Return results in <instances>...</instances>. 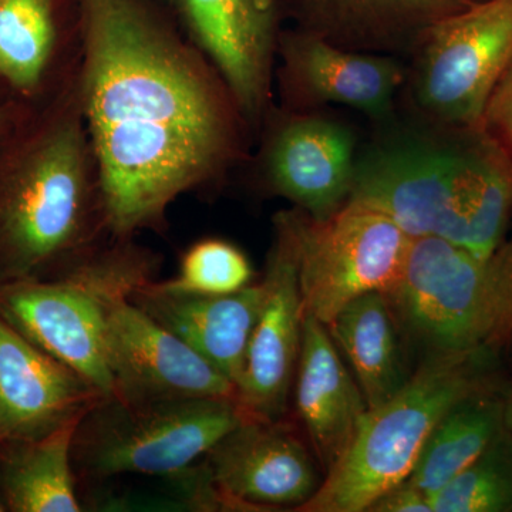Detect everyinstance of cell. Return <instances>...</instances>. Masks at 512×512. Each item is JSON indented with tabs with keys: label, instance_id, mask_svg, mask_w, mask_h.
<instances>
[{
	"label": "cell",
	"instance_id": "cell-30",
	"mask_svg": "<svg viewBox=\"0 0 512 512\" xmlns=\"http://www.w3.org/2000/svg\"><path fill=\"white\" fill-rule=\"evenodd\" d=\"M504 426L512 434V389L504 396Z\"/></svg>",
	"mask_w": 512,
	"mask_h": 512
},
{
	"label": "cell",
	"instance_id": "cell-29",
	"mask_svg": "<svg viewBox=\"0 0 512 512\" xmlns=\"http://www.w3.org/2000/svg\"><path fill=\"white\" fill-rule=\"evenodd\" d=\"M20 109L22 107L13 106L10 103H0V136L8 130L12 121L18 116Z\"/></svg>",
	"mask_w": 512,
	"mask_h": 512
},
{
	"label": "cell",
	"instance_id": "cell-28",
	"mask_svg": "<svg viewBox=\"0 0 512 512\" xmlns=\"http://www.w3.org/2000/svg\"><path fill=\"white\" fill-rule=\"evenodd\" d=\"M367 512H431L429 497L404 480L376 498Z\"/></svg>",
	"mask_w": 512,
	"mask_h": 512
},
{
	"label": "cell",
	"instance_id": "cell-31",
	"mask_svg": "<svg viewBox=\"0 0 512 512\" xmlns=\"http://www.w3.org/2000/svg\"><path fill=\"white\" fill-rule=\"evenodd\" d=\"M5 510H6L5 505H3V503H0V512L5 511Z\"/></svg>",
	"mask_w": 512,
	"mask_h": 512
},
{
	"label": "cell",
	"instance_id": "cell-3",
	"mask_svg": "<svg viewBox=\"0 0 512 512\" xmlns=\"http://www.w3.org/2000/svg\"><path fill=\"white\" fill-rule=\"evenodd\" d=\"M390 128L357 154L349 201L488 261L512 217L511 154L484 126Z\"/></svg>",
	"mask_w": 512,
	"mask_h": 512
},
{
	"label": "cell",
	"instance_id": "cell-27",
	"mask_svg": "<svg viewBox=\"0 0 512 512\" xmlns=\"http://www.w3.org/2000/svg\"><path fill=\"white\" fill-rule=\"evenodd\" d=\"M484 128L497 138L512 156V64L488 103Z\"/></svg>",
	"mask_w": 512,
	"mask_h": 512
},
{
	"label": "cell",
	"instance_id": "cell-6",
	"mask_svg": "<svg viewBox=\"0 0 512 512\" xmlns=\"http://www.w3.org/2000/svg\"><path fill=\"white\" fill-rule=\"evenodd\" d=\"M234 397L130 403L103 396L73 434L76 478L170 477L200 461L244 417Z\"/></svg>",
	"mask_w": 512,
	"mask_h": 512
},
{
	"label": "cell",
	"instance_id": "cell-19",
	"mask_svg": "<svg viewBox=\"0 0 512 512\" xmlns=\"http://www.w3.org/2000/svg\"><path fill=\"white\" fill-rule=\"evenodd\" d=\"M295 379L296 409L323 474L329 473L352 443L367 404L328 326L311 315L303 319Z\"/></svg>",
	"mask_w": 512,
	"mask_h": 512
},
{
	"label": "cell",
	"instance_id": "cell-15",
	"mask_svg": "<svg viewBox=\"0 0 512 512\" xmlns=\"http://www.w3.org/2000/svg\"><path fill=\"white\" fill-rule=\"evenodd\" d=\"M201 461L222 493L244 511H296L322 483L311 451L284 419L244 414Z\"/></svg>",
	"mask_w": 512,
	"mask_h": 512
},
{
	"label": "cell",
	"instance_id": "cell-23",
	"mask_svg": "<svg viewBox=\"0 0 512 512\" xmlns=\"http://www.w3.org/2000/svg\"><path fill=\"white\" fill-rule=\"evenodd\" d=\"M504 429V396L478 387L461 397L434 426L407 480L433 497L470 466Z\"/></svg>",
	"mask_w": 512,
	"mask_h": 512
},
{
	"label": "cell",
	"instance_id": "cell-20",
	"mask_svg": "<svg viewBox=\"0 0 512 512\" xmlns=\"http://www.w3.org/2000/svg\"><path fill=\"white\" fill-rule=\"evenodd\" d=\"M471 0H305L301 30L353 52L412 55L431 25Z\"/></svg>",
	"mask_w": 512,
	"mask_h": 512
},
{
	"label": "cell",
	"instance_id": "cell-26",
	"mask_svg": "<svg viewBox=\"0 0 512 512\" xmlns=\"http://www.w3.org/2000/svg\"><path fill=\"white\" fill-rule=\"evenodd\" d=\"M510 237L488 259L491 330L488 348L512 342V217Z\"/></svg>",
	"mask_w": 512,
	"mask_h": 512
},
{
	"label": "cell",
	"instance_id": "cell-25",
	"mask_svg": "<svg viewBox=\"0 0 512 512\" xmlns=\"http://www.w3.org/2000/svg\"><path fill=\"white\" fill-rule=\"evenodd\" d=\"M254 279L251 261L237 245L205 238L187 249L174 278L157 282L171 292L221 296L242 291Z\"/></svg>",
	"mask_w": 512,
	"mask_h": 512
},
{
	"label": "cell",
	"instance_id": "cell-18",
	"mask_svg": "<svg viewBox=\"0 0 512 512\" xmlns=\"http://www.w3.org/2000/svg\"><path fill=\"white\" fill-rule=\"evenodd\" d=\"M262 299V282L231 295L208 296L167 291L157 279L130 296L134 305L217 367L235 387L244 373Z\"/></svg>",
	"mask_w": 512,
	"mask_h": 512
},
{
	"label": "cell",
	"instance_id": "cell-9",
	"mask_svg": "<svg viewBox=\"0 0 512 512\" xmlns=\"http://www.w3.org/2000/svg\"><path fill=\"white\" fill-rule=\"evenodd\" d=\"M413 238L383 212L348 201L325 220L302 211L299 282L305 315L329 326L350 302L389 293Z\"/></svg>",
	"mask_w": 512,
	"mask_h": 512
},
{
	"label": "cell",
	"instance_id": "cell-8",
	"mask_svg": "<svg viewBox=\"0 0 512 512\" xmlns=\"http://www.w3.org/2000/svg\"><path fill=\"white\" fill-rule=\"evenodd\" d=\"M400 332L424 357L488 349V261L439 237L413 238L399 281L386 293Z\"/></svg>",
	"mask_w": 512,
	"mask_h": 512
},
{
	"label": "cell",
	"instance_id": "cell-12",
	"mask_svg": "<svg viewBox=\"0 0 512 512\" xmlns=\"http://www.w3.org/2000/svg\"><path fill=\"white\" fill-rule=\"evenodd\" d=\"M188 40L207 57L231 90L252 131L274 109L278 60L275 0H170Z\"/></svg>",
	"mask_w": 512,
	"mask_h": 512
},
{
	"label": "cell",
	"instance_id": "cell-21",
	"mask_svg": "<svg viewBox=\"0 0 512 512\" xmlns=\"http://www.w3.org/2000/svg\"><path fill=\"white\" fill-rule=\"evenodd\" d=\"M328 329L362 390L367 410L382 406L409 382L402 332L386 293H367L350 302Z\"/></svg>",
	"mask_w": 512,
	"mask_h": 512
},
{
	"label": "cell",
	"instance_id": "cell-24",
	"mask_svg": "<svg viewBox=\"0 0 512 512\" xmlns=\"http://www.w3.org/2000/svg\"><path fill=\"white\" fill-rule=\"evenodd\" d=\"M431 512H511L512 434L500 431L458 476L430 498Z\"/></svg>",
	"mask_w": 512,
	"mask_h": 512
},
{
	"label": "cell",
	"instance_id": "cell-11",
	"mask_svg": "<svg viewBox=\"0 0 512 512\" xmlns=\"http://www.w3.org/2000/svg\"><path fill=\"white\" fill-rule=\"evenodd\" d=\"M256 173L269 194L325 220L349 201L356 165L352 130L319 111L274 107L262 124Z\"/></svg>",
	"mask_w": 512,
	"mask_h": 512
},
{
	"label": "cell",
	"instance_id": "cell-14",
	"mask_svg": "<svg viewBox=\"0 0 512 512\" xmlns=\"http://www.w3.org/2000/svg\"><path fill=\"white\" fill-rule=\"evenodd\" d=\"M110 396L123 402L234 397L237 387L128 299L114 303L107 319Z\"/></svg>",
	"mask_w": 512,
	"mask_h": 512
},
{
	"label": "cell",
	"instance_id": "cell-22",
	"mask_svg": "<svg viewBox=\"0 0 512 512\" xmlns=\"http://www.w3.org/2000/svg\"><path fill=\"white\" fill-rule=\"evenodd\" d=\"M80 419L40 439L5 441L6 448L0 458V491L6 510H84L77 498L72 463L73 434Z\"/></svg>",
	"mask_w": 512,
	"mask_h": 512
},
{
	"label": "cell",
	"instance_id": "cell-13",
	"mask_svg": "<svg viewBox=\"0 0 512 512\" xmlns=\"http://www.w3.org/2000/svg\"><path fill=\"white\" fill-rule=\"evenodd\" d=\"M406 80L400 57L342 49L305 30L281 33L275 70L281 109L338 104L383 123L393 119Z\"/></svg>",
	"mask_w": 512,
	"mask_h": 512
},
{
	"label": "cell",
	"instance_id": "cell-7",
	"mask_svg": "<svg viewBox=\"0 0 512 512\" xmlns=\"http://www.w3.org/2000/svg\"><path fill=\"white\" fill-rule=\"evenodd\" d=\"M404 86L419 120L484 126L485 111L512 64V0H483L426 30Z\"/></svg>",
	"mask_w": 512,
	"mask_h": 512
},
{
	"label": "cell",
	"instance_id": "cell-5",
	"mask_svg": "<svg viewBox=\"0 0 512 512\" xmlns=\"http://www.w3.org/2000/svg\"><path fill=\"white\" fill-rule=\"evenodd\" d=\"M484 349L424 357L406 386L367 410L352 443L299 512H367L412 474L434 426L461 397L485 382Z\"/></svg>",
	"mask_w": 512,
	"mask_h": 512
},
{
	"label": "cell",
	"instance_id": "cell-2",
	"mask_svg": "<svg viewBox=\"0 0 512 512\" xmlns=\"http://www.w3.org/2000/svg\"><path fill=\"white\" fill-rule=\"evenodd\" d=\"M110 238L77 74L0 136V285L60 274Z\"/></svg>",
	"mask_w": 512,
	"mask_h": 512
},
{
	"label": "cell",
	"instance_id": "cell-17",
	"mask_svg": "<svg viewBox=\"0 0 512 512\" xmlns=\"http://www.w3.org/2000/svg\"><path fill=\"white\" fill-rule=\"evenodd\" d=\"M104 394L0 316V440H35L80 419Z\"/></svg>",
	"mask_w": 512,
	"mask_h": 512
},
{
	"label": "cell",
	"instance_id": "cell-10",
	"mask_svg": "<svg viewBox=\"0 0 512 512\" xmlns=\"http://www.w3.org/2000/svg\"><path fill=\"white\" fill-rule=\"evenodd\" d=\"M301 218L298 208L274 218V239L261 281L264 299L237 386L242 412L259 419H284L301 353L305 319L299 282Z\"/></svg>",
	"mask_w": 512,
	"mask_h": 512
},
{
	"label": "cell",
	"instance_id": "cell-4",
	"mask_svg": "<svg viewBox=\"0 0 512 512\" xmlns=\"http://www.w3.org/2000/svg\"><path fill=\"white\" fill-rule=\"evenodd\" d=\"M160 256L134 238H110L43 279L0 285V316L37 348L111 394L106 329L114 303L156 279Z\"/></svg>",
	"mask_w": 512,
	"mask_h": 512
},
{
	"label": "cell",
	"instance_id": "cell-16",
	"mask_svg": "<svg viewBox=\"0 0 512 512\" xmlns=\"http://www.w3.org/2000/svg\"><path fill=\"white\" fill-rule=\"evenodd\" d=\"M83 57L80 0H0V82L33 107L76 79Z\"/></svg>",
	"mask_w": 512,
	"mask_h": 512
},
{
	"label": "cell",
	"instance_id": "cell-1",
	"mask_svg": "<svg viewBox=\"0 0 512 512\" xmlns=\"http://www.w3.org/2000/svg\"><path fill=\"white\" fill-rule=\"evenodd\" d=\"M80 100L111 237L160 231L174 201L248 154L231 90L157 0H80Z\"/></svg>",
	"mask_w": 512,
	"mask_h": 512
}]
</instances>
